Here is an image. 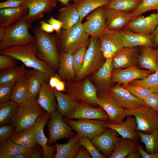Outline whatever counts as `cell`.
I'll list each match as a JSON object with an SVG mask.
<instances>
[{"mask_svg": "<svg viewBox=\"0 0 158 158\" xmlns=\"http://www.w3.org/2000/svg\"><path fill=\"white\" fill-rule=\"evenodd\" d=\"M56 35L60 53L73 54L80 48L86 46L89 42V36L80 21L69 29H61Z\"/></svg>", "mask_w": 158, "mask_h": 158, "instance_id": "obj_4", "label": "cell"}, {"mask_svg": "<svg viewBox=\"0 0 158 158\" xmlns=\"http://www.w3.org/2000/svg\"><path fill=\"white\" fill-rule=\"evenodd\" d=\"M120 32L122 36L123 47L130 48L147 47L154 48V33L149 35L137 33L125 28Z\"/></svg>", "mask_w": 158, "mask_h": 158, "instance_id": "obj_18", "label": "cell"}, {"mask_svg": "<svg viewBox=\"0 0 158 158\" xmlns=\"http://www.w3.org/2000/svg\"><path fill=\"white\" fill-rule=\"evenodd\" d=\"M87 102L82 101L67 119H91L109 122L108 116L102 108H95Z\"/></svg>", "mask_w": 158, "mask_h": 158, "instance_id": "obj_22", "label": "cell"}, {"mask_svg": "<svg viewBox=\"0 0 158 158\" xmlns=\"http://www.w3.org/2000/svg\"><path fill=\"white\" fill-rule=\"evenodd\" d=\"M143 101L147 105L158 113V92L152 93Z\"/></svg>", "mask_w": 158, "mask_h": 158, "instance_id": "obj_51", "label": "cell"}, {"mask_svg": "<svg viewBox=\"0 0 158 158\" xmlns=\"http://www.w3.org/2000/svg\"><path fill=\"white\" fill-rule=\"evenodd\" d=\"M97 98V105L107 113L109 118V122L117 124L123 121L126 117L124 109L118 105L108 92L99 93Z\"/></svg>", "mask_w": 158, "mask_h": 158, "instance_id": "obj_12", "label": "cell"}, {"mask_svg": "<svg viewBox=\"0 0 158 158\" xmlns=\"http://www.w3.org/2000/svg\"><path fill=\"white\" fill-rule=\"evenodd\" d=\"M138 149L141 157L143 158H158V151L153 154L149 153L145 151L140 145H138Z\"/></svg>", "mask_w": 158, "mask_h": 158, "instance_id": "obj_54", "label": "cell"}, {"mask_svg": "<svg viewBox=\"0 0 158 158\" xmlns=\"http://www.w3.org/2000/svg\"><path fill=\"white\" fill-rule=\"evenodd\" d=\"M98 37L102 53L105 59H112L116 53L123 47L120 31L107 29Z\"/></svg>", "mask_w": 158, "mask_h": 158, "instance_id": "obj_11", "label": "cell"}, {"mask_svg": "<svg viewBox=\"0 0 158 158\" xmlns=\"http://www.w3.org/2000/svg\"><path fill=\"white\" fill-rule=\"evenodd\" d=\"M28 11V8L25 6L0 9V41L7 28L27 15Z\"/></svg>", "mask_w": 158, "mask_h": 158, "instance_id": "obj_25", "label": "cell"}, {"mask_svg": "<svg viewBox=\"0 0 158 158\" xmlns=\"http://www.w3.org/2000/svg\"><path fill=\"white\" fill-rule=\"evenodd\" d=\"M70 1L71 0H57V1H59L62 4L65 6L68 4Z\"/></svg>", "mask_w": 158, "mask_h": 158, "instance_id": "obj_62", "label": "cell"}, {"mask_svg": "<svg viewBox=\"0 0 158 158\" xmlns=\"http://www.w3.org/2000/svg\"><path fill=\"white\" fill-rule=\"evenodd\" d=\"M154 34L155 36L154 48H156L158 45V25L154 32Z\"/></svg>", "mask_w": 158, "mask_h": 158, "instance_id": "obj_61", "label": "cell"}, {"mask_svg": "<svg viewBox=\"0 0 158 158\" xmlns=\"http://www.w3.org/2000/svg\"><path fill=\"white\" fill-rule=\"evenodd\" d=\"M138 139L121 138L116 144L109 158H125L132 152L138 151Z\"/></svg>", "mask_w": 158, "mask_h": 158, "instance_id": "obj_32", "label": "cell"}, {"mask_svg": "<svg viewBox=\"0 0 158 158\" xmlns=\"http://www.w3.org/2000/svg\"><path fill=\"white\" fill-rule=\"evenodd\" d=\"M76 158H91L90 154L84 147H81L76 157Z\"/></svg>", "mask_w": 158, "mask_h": 158, "instance_id": "obj_56", "label": "cell"}, {"mask_svg": "<svg viewBox=\"0 0 158 158\" xmlns=\"http://www.w3.org/2000/svg\"><path fill=\"white\" fill-rule=\"evenodd\" d=\"M107 29L120 31L135 18L132 12L106 8Z\"/></svg>", "mask_w": 158, "mask_h": 158, "instance_id": "obj_24", "label": "cell"}, {"mask_svg": "<svg viewBox=\"0 0 158 158\" xmlns=\"http://www.w3.org/2000/svg\"><path fill=\"white\" fill-rule=\"evenodd\" d=\"M1 144L0 158H12L14 156L23 152L28 149L23 147L10 139Z\"/></svg>", "mask_w": 158, "mask_h": 158, "instance_id": "obj_41", "label": "cell"}, {"mask_svg": "<svg viewBox=\"0 0 158 158\" xmlns=\"http://www.w3.org/2000/svg\"><path fill=\"white\" fill-rule=\"evenodd\" d=\"M126 117V120L120 123L115 124L107 122L105 126L115 130L122 138L138 139L139 135L136 131L137 125L135 118L130 116Z\"/></svg>", "mask_w": 158, "mask_h": 158, "instance_id": "obj_28", "label": "cell"}, {"mask_svg": "<svg viewBox=\"0 0 158 158\" xmlns=\"http://www.w3.org/2000/svg\"><path fill=\"white\" fill-rule=\"evenodd\" d=\"M16 82L0 85V103L10 100L11 95Z\"/></svg>", "mask_w": 158, "mask_h": 158, "instance_id": "obj_49", "label": "cell"}, {"mask_svg": "<svg viewBox=\"0 0 158 158\" xmlns=\"http://www.w3.org/2000/svg\"><path fill=\"white\" fill-rule=\"evenodd\" d=\"M57 19L63 23L61 29L67 30L80 21V15L78 9L74 4H69L59 9Z\"/></svg>", "mask_w": 158, "mask_h": 158, "instance_id": "obj_31", "label": "cell"}, {"mask_svg": "<svg viewBox=\"0 0 158 158\" xmlns=\"http://www.w3.org/2000/svg\"><path fill=\"white\" fill-rule=\"evenodd\" d=\"M58 70V75L62 80L70 81L76 78L73 68L72 54L65 52L59 53Z\"/></svg>", "mask_w": 158, "mask_h": 158, "instance_id": "obj_33", "label": "cell"}, {"mask_svg": "<svg viewBox=\"0 0 158 158\" xmlns=\"http://www.w3.org/2000/svg\"><path fill=\"white\" fill-rule=\"evenodd\" d=\"M152 10L158 11V0H142L141 3L132 12L136 17Z\"/></svg>", "mask_w": 158, "mask_h": 158, "instance_id": "obj_44", "label": "cell"}, {"mask_svg": "<svg viewBox=\"0 0 158 158\" xmlns=\"http://www.w3.org/2000/svg\"><path fill=\"white\" fill-rule=\"evenodd\" d=\"M24 64L1 71L0 85L16 82L18 80L28 74L30 70L26 69Z\"/></svg>", "mask_w": 158, "mask_h": 158, "instance_id": "obj_37", "label": "cell"}, {"mask_svg": "<svg viewBox=\"0 0 158 158\" xmlns=\"http://www.w3.org/2000/svg\"><path fill=\"white\" fill-rule=\"evenodd\" d=\"M134 151L132 152L129 154L126 157L127 158H141V156L139 152Z\"/></svg>", "mask_w": 158, "mask_h": 158, "instance_id": "obj_60", "label": "cell"}, {"mask_svg": "<svg viewBox=\"0 0 158 158\" xmlns=\"http://www.w3.org/2000/svg\"><path fill=\"white\" fill-rule=\"evenodd\" d=\"M33 32L36 39L35 44L37 49L38 57L54 70H58L59 53L56 34H51L42 30L40 26L34 28Z\"/></svg>", "mask_w": 158, "mask_h": 158, "instance_id": "obj_2", "label": "cell"}, {"mask_svg": "<svg viewBox=\"0 0 158 158\" xmlns=\"http://www.w3.org/2000/svg\"><path fill=\"white\" fill-rule=\"evenodd\" d=\"M137 47H123L115 54L111 59L113 69H122L135 66L139 56Z\"/></svg>", "mask_w": 158, "mask_h": 158, "instance_id": "obj_23", "label": "cell"}, {"mask_svg": "<svg viewBox=\"0 0 158 158\" xmlns=\"http://www.w3.org/2000/svg\"><path fill=\"white\" fill-rule=\"evenodd\" d=\"M35 147L31 149L30 158H40L41 157L40 151Z\"/></svg>", "mask_w": 158, "mask_h": 158, "instance_id": "obj_58", "label": "cell"}, {"mask_svg": "<svg viewBox=\"0 0 158 158\" xmlns=\"http://www.w3.org/2000/svg\"><path fill=\"white\" fill-rule=\"evenodd\" d=\"M80 136L78 134H74L69 138L65 144H60L55 142L56 153L54 158H75L81 146L79 139Z\"/></svg>", "mask_w": 158, "mask_h": 158, "instance_id": "obj_29", "label": "cell"}, {"mask_svg": "<svg viewBox=\"0 0 158 158\" xmlns=\"http://www.w3.org/2000/svg\"><path fill=\"white\" fill-rule=\"evenodd\" d=\"M158 48V47H157Z\"/></svg>", "mask_w": 158, "mask_h": 158, "instance_id": "obj_64", "label": "cell"}, {"mask_svg": "<svg viewBox=\"0 0 158 158\" xmlns=\"http://www.w3.org/2000/svg\"><path fill=\"white\" fill-rule=\"evenodd\" d=\"M152 73L149 71L140 69L134 66L122 69H113L111 78L113 83L126 85L134 80L144 79Z\"/></svg>", "mask_w": 158, "mask_h": 158, "instance_id": "obj_20", "label": "cell"}, {"mask_svg": "<svg viewBox=\"0 0 158 158\" xmlns=\"http://www.w3.org/2000/svg\"><path fill=\"white\" fill-rule=\"evenodd\" d=\"M82 0H74L75 2H77Z\"/></svg>", "mask_w": 158, "mask_h": 158, "instance_id": "obj_63", "label": "cell"}, {"mask_svg": "<svg viewBox=\"0 0 158 158\" xmlns=\"http://www.w3.org/2000/svg\"><path fill=\"white\" fill-rule=\"evenodd\" d=\"M24 0H7L0 2V8H15L20 6Z\"/></svg>", "mask_w": 158, "mask_h": 158, "instance_id": "obj_52", "label": "cell"}, {"mask_svg": "<svg viewBox=\"0 0 158 158\" xmlns=\"http://www.w3.org/2000/svg\"><path fill=\"white\" fill-rule=\"evenodd\" d=\"M129 84L143 87L154 92H158V71L144 79L134 80Z\"/></svg>", "mask_w": 158, "mask_h": 158, "instance_id": "obj_43", "label": "cell"}, {"mask_svg": "<svg viewBox=\"0 0 158 158\" xmlns=\"http://www.w3.org/2000/svg\"><path fill=\"white\" fill-rule=\"evenodd\" d=\"M113 69L111 59H107L102 66L92 74L90 79L99 93L107 92L112 87L113 83L111 77Z\"/></svg>", "mask_w": 158, "mask_h": 158, "instance_id": "obj_16", "label": "cell"}, {"mask_svg": "<svg viewBox=\"0 0 158 158\" xmlns=\"http://www.w3.org/2000/svg\"><path fill=\"white\" fill-rule=\"evenodd\" d=\"M142 68L152 73L158 71V48L141 47L138 62Z\"/></svg>", "mask_w": 158, "mask_h": 158, "instance_id": "obj_30", "label": "cell"}, {"mask_svg": "<svg viewBox=\"0 0 158 158\" xmlns=\"http://www.w3.org/2000/svg\"><path fill=\"white\" fill-rule=\"evenodd\" d=\"M90 36L98 37L106 29V8L105 6L92 11L83 24Z\"/></svg>", "mask_w": 158, "mask_h": 158, "instance_id": "obj_14", "label": "cell"}, {"mask_svg": "<svg viewBox=\"0 0 158 158\" xmlns=\"http://www.w3.org/2000/svg\"><path fill=\"white\" fill-rule=\"evenodd\" d=\"M61 80H62L58 74L56 73L54 75L51 77L48 81L49 84L52 90L55 88L58 83Z\"/></svg>", "mask_w": 158, "mask_h": 158, "instance_id": "obj_57", "label": "cell"}, {"mask_svg": "<svg viewBox=\"0 0 158 158\" xmlns=\"http://www.w3.org/2000/svg\"><path fill=\"white\" fill-rule=\"evenodd\" d=\"M55 89L57 91L60 92L65 91L66 85L65 82L62 80L59 81L56 86Z\"/></svg>", "mask_w": 158, "mask_h": 158, "instance_id": "obj_59", "label": "cell"}, {"mask_svg": "<svg viewBox=\"0 0 158 158\" xmlns=\"http://www.w3.org/2000/svg\"><path fill=\"white\" fill-rule=\"evenodd\" d=\"M57 0H24L21 6H25L29 11L25 17L30 22L40 19L44 13H49L56 6Z\"/></svg>", "mask_w": 158, "mask_h": 158, "instance_id": "obj_15", "label": "cell"}, {"mask_svg": "<svg viewBox=\"0 0 158 158\" xmlns=\"http://www.w3.org/2000/svg\"><path fill=\"white\" fill-rule=\"evenodd\" d=\"M158 25V11L144 17L138 16L124 28L133 32L147 34H154Z\"/></svg>", "mask_w": 158, "mask_h": 158, "instance_id": "obj_17", "label": "cell"}, {"mask_svg": "<svg viewBox=\"0 0 158 158\" xmlns=\"http://www.w3.org/2000/svg\"><path fill=\"white\" fill-rule=\"evenodd\" d=\"M122 86L127 89L132 95L138 99L143 101L152 93V90L145 87L133 85L130 84Z\"/></svg>", "mask_w": 158, "mask_h": 158, "instance_id": "obj_45", "label": "cell"}, {"mask_svg": "<svg viewBox=\"0 0 158 158\" xmlns=\"http://www.w3.org/2000/svg\"><path fill=\"white\" fill-rule=\"evenodd\" d=\"M29 90L28 99H36L42 83L47 80L46 75L38 70L33 69L28 74Z\"/></svg>", "mask_w": 158, "mask_h": 158, "instance_id": "obj_35", "label": "cell"}, {"mask_svg": "<svg viewBox=\"0 0 158 158\" xmlns=\"http://www.w3.org/2000/svg\"><path fill=\"white\" fill-rule=\"evenodd\" d=\"M45 111L36 99H28L19 104L17 113L10 122L16 132H20L33 126Z\"/></svg>", "mask_w": 158, "mask_h": 158, "instance_id": "obj_5", "label": "cell"}, {"mask_svg": "<svg viewBox=\"0 0 158 158\" xmlns=\"http://www.w3.org/2000/svg\"><path fill=\"white\" fill-rule=\"evenodd\" d=\"M15 132V128L11 124L4 125L0 127V142H4L10 139Z\"/></svg>", "mask_w": 158, "mask_h": 158, "instance_id": "obj_50", "label": "cell"}, {"mask_svg": "<svg viewBox=\"0 0 158 158\" xmlns=\"http://www.w3.org/2000/svg\"><path fill=\"white\" fill-rule=\"evenodd\" d=\"M62 118L58 111H55L51 114V119L47 125L49 132L48 146L61 139L69 138L74 134L72 128Z\"/></svg>", "mask_w": 158, "mask_h": 158, "instance_id": "obj_10", "label": "cell"}, {"mask_svg": "<svg viewBox=\"0 0 158 158\" xmlns=\"http://www.w3.org/2000/svg\"><path fill=\"white\" fill-rule=\"evenodd\" d=\"M48 81L46 80L42 83L37 99L41 107L51 115L56 111L57 104L55 95Z\"/></svg>", "mask_w": 158, "mask_h": 158, "instance_id": "obj_27", "label": "cell"}, {"mask_svg": "<svg viewBox=\"0 0 158 158\" xmlns=\"http://www.w3.org/2000/svg\"><path fill=\"white\" fill-rule=\"evenodd\" d=\"M57 102V109L63 118H67L73 112L79 104L74 97L71 95L53 90Z\"/></svg>", "mask_w": 158, "mask_h": 158, "instance_id": "obj_26", "label": "cell"}, {"mask_svg": "<svg viewBox=\"0 0 158 158\" xmlns=\"http://www.w3.org/2000/svg\"><path fill=\"white\" fill-rule=\"evenodd\" d=\"M51 117V115L46 111L42 114L37 120L33 126L35 136L38 144L42 147L44 158L54 157V153L56 150L55 145L48 146V139L44 135V126Z\"/></svg>", "mask_w": 158, "mask_h": 158, "instance_id": "obj_19", "label": "cell"}, {"mask_svg": "<svg viewBox=\"0 0 158 158\" xmlns=\"http://www.w3.org/2000/svg\"><path fill=\"white\" fill-rule=\"evenodd\" d=\"M19 104L11 100L0 104V125L10 122L17 113Z\"/></svg>", "mask_w": 158, "mask_h": 158, "instance_id": "obj_39", "label": "cell"}, {"mask_svg": "<svg viewBox=\"0 0 158 158\" xmlns=\"http://www.w3.org/2000/svg\"><path fill=\"white\" fill-rule=\"evenodd\" d=\"M107 92L118 105L124 109L132 110L147 105L143 101L136 97L119 84L112 87Z\"/></svg>", "mask_w": 158, "mask_h": 158, "instance_id": "obj_13", "label": "cell"}, {"mask_svg": "<svg viewBox=\"0 0 158 158\" xmlns=\"http://www.w3.org/2000/svg\"><path fill=\"white\" fill-rule=\"evenodd\" d=\"M118 134L113 129L107 128L103 133L94 138L91 141L105 157L109 158L116 144L122 138L118 137Z\"/></svg>", "mask_w": 158, "mask_h": 158, "instance_id": "obj_21", "label": "cell"}, {"mask_svg": "<svg viewBox=\"0 0 158 158\" xmlns=\"http://www.w3.org/2000/svg\"><path fill=\"white\" fill-rule=\"evenodd\" d=\"M86 50V46H83L79 49L72 54L73 68L76 77L83 66Z\"/></svg>", "mask_w": 158, "mask_h": 158, "instance_id": "obj_46", "label": "cell"}, {"mask_svg": "<svg viewBox=\"0 0 158 158\" xmlns=\"http://www.w3.org/2000/svg\"><path fill=\"white\" fill-rule=\"evenodd\" d=\"M142 0H110L105 6L107 8L132 12L141 3Z\"/></svg>", "mask_w": 158, "mask_h": 158, "instance_id": "obj_42", "label": "cell"}, {"mask_svg": "<svg viewBox=\"0 0 158 158\" xmlns=\"http://www.w3.org/2000/svg\"><path fill=\"white\" fill-rule=\"evenodd\" d=\"M16 59L10 56L6 55H0V71H3L16 66Z\"/></svg>", "mask_w": 158, "mask_h": 158, "instance_id": "obj_48", "label": "cell"}, {"mask_svg": "<svg viewBox=\"0 0 158 158\" xmlns=\"http://www.w3.org/2000/svg\"><path fill=\"white\" fill-rule=\"evenodd\" d=\"M104 59L99 37L91 36L83 66L76 78L82 79L97 71L104 63Z\"/></svg>", "mask_w": 158, "mask_h": 158, "instance_id": "obj_6", "label": "cell"}, {"mask_svg": "<svg viewBox=\"0 0 158 158\" xmlns=\"http://www.w3.org/2000/svg\"><path fill=\"white\" fill-rule=\"evenodd\" d=\"M28 74L16 81L11 95L10 99L19 104L28 99Z\"/></svg>", "mask_w": 158, "mask_h": 158, "instance_id": "obj_34", "label": "cell"}, {"mask_svg": "<svg viewBox=\"0 0 158 158\" xmlns=\"http://www.w3.org/2000/svg\"><path fill=\"white\" fill-rule=\"evenodd\" d=\"M79 141L81 146L85 147L90 153L92 158H104L105 156L97 148L89 138L80 136Z\"/></svg>", "mask_w": 158, "mask_h": 158, "instance_id": "obj_47", "label": "cell"}, {"mask_svg": "<svg viewBox=\"0 0 158 158\" xmlns=\"http://www.w3.org/2000/svg\"><path fill=\"white\" fill-rule=\"evenodd\" d=\"M22 62L27 67L39 70L46 76L47 81L56 73L55 71L44 61L38 58V51L35 44L14 46L0 51Z\"/></svg>", "mask_w": 158, "mask_h": 158, "instance_id": "obj_1", "label": "cell"}, {"mask_svg": "<svg viewBox=\"0 0 158 158\" xmlns=\"http://www.w3.org/2000/svg\"><path fill=\"white\" fill-rule=\"evenodd\" d=\"M65 85L66 92L77 100L84 101L92 105H97V90L89 79L86 78L77 82H68Z\"/></svg>", "mask_w": 158, "mask_h": 158, "instance_id": "obj_8", "label": "cell"}, {"mask_svg": "<svg viewBox=\"0 0 158 158\" xmlns=\"http://www.w3.org/2000/svg\"><path fill=\"white\" fill-rule=\"evenodd\" d=\"M64 120L80 136L86 137L91 140L107 128L105 125L107 122L103 120L85 119L75 120L66 118Z\"/></svg>", "mask_w": 158, "mask_h": 158, "instance_id": "obj_9", "label": "cell"}, {"mask_svg": "<svg viewBox=\"0 0 158 158\" xmlns=\"http://www.w3.org/2000/svg\"><path fill=\"white\" fill-rule=\"evenodd\" d=\"M39 23L40 25V28L42 30L50 33H52L54 30L52 26L44 20L40 21Z\"/></svg>", "mask_w": 158, "mask_h": 158, "instance_id": "obj_55", "label": "cell"}, {"mask_svg": "<svg viewBox=\"0 0 158 158\" xmlns=\"http://www.w3.org/2000/svg\"><path fill=\"white\" fill-rule=\"evenodd\" d=\"M23 147L29 149L38 144L35 138L33 126L20 132H15L10 139Z\"/></svg>", "mask_w": 158, "mask_h": 158, "instance_id": "obj_36", "label": "cell"}, {"mask_svg": "<svg viewBox=\"0 0 158 158\" xmlns=\"http://www.w3.org/2000/svg\"><path fill=\"white\" fill-rule=\"evenodd\" d=\"M32 25L25 16L7 28L0 41V51L14 46L35 44V36L28 31Z\"/></svg>", "mask_w": 158, "mask_h": 158, "instance_id": "obj_3", "label": "cell"}, {"mask_svg": "<svg viewBox=\"0 0 158 158\" xmlns=\"http://www.w3.org/2000/svg\"><path fill=\"white\" fill-rule=\"evenodd\" d=\"M141 139V142L145 145L146 151L151 154L155 153L158 151V129L147 134L137 131Z\"/></svg>", "mask_w": 158, "mask_h": 158, "instance_id": "obj_40", "label": "cell"}, {"mask_svg": "<svg viewBox=\"0 0 158 158\" xmlns=\"http://www.w3.org/2000/svg\"><path fill=\"white\" fill-rule=\"evenodd\" d=\"M124 112L126 116L135 118L136 130L148 133L158 129V113L147 105Z\"/></svg>", "mask_w": 158, "mask_h": 158, "instance_id": "obj_7", "label": "cell"}, {"mask_svg": "<svg viewBox=\"0 0 158 158\" xmlns=\"http://www.w3.org/2000/svg\"><path fill=\"white\" fill-rule=\"evenodd\" d=\"M110 0H82L73 4L78 9L80 15V21L97 8L106 5Z\"/></svg>", "mask_w": 158, "mask_h": 158, "instance_id": "obj_38", "label": "cell"}, {"mask_svg": "<svg viewBox=\"0 0 158 158\" xmlns=\"http://www.w3.org/2000/svg\"><path fill=\"white\" fill-rule=\"evenodd\" d=\"M47 22L52 26L56 34L60 32L63 25L61 22L54 18L52 16H51L49 19L47 20Z\"/></svg>", "mask_w": 158, "mask_h": 158, "instance_id": "obj_53", "label": "cell"}]
</instances>
